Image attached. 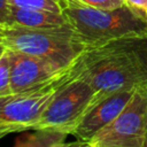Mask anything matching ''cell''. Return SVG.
I'll list each match as a JSON object with an SVG mask.
<instances>
[{"instance_id": "7a4b0ae2", "label": "cell", "mask_w": 147, "mask_h": 147, "mask_svg": "<svg viewBox=\"0 0 147 147\" xmlns=\"http://www.w3.org/2000/svg\"><path fill=\"white\" fill-rule=\"evenodd\" d=\"M0 37L7 48L46 59L61 68L74 65L87 47L72 25L31 29L9 24Z\"/></svg>"}, {"instance_id": "e0dca14e", "label": "cell", "mask_w": 147, "mask_h": 147, "mask_svg": "<svg viewBox=\"0 0 147 147\" xmlns=\"http://www.w3.org/2000/svg\"><path fill=\"white\" fill-rule=\"evenodd\" d=\"M15 131H14V129L10 126V125H8L7 123H5L3 121H1L0 119V139H2L5 136H7V134H9V133H14Z\"/></svg>"}, {"instance_id": "ac0fdd59", "label": "cell", "mask_w": 147, "mask_h": 147, "mask_svg": "<svg viewBox=\"0 0 147 147\" xmlns=\"http://www.w3.org/2000/svg\"><path fill=\"white\" fill-rule=\"evenodd\" d=\"M6 45L3 44V41H2V39H1V37H0V57L2 56V54L5 53V51H6Z\"/></svg>"}, {"instance_id": "52a82bcc", "label": "cell", "mask_w": 147, "mask_h": 147, "mask_svg": "<svg viewBox=\"0 0 147 147\" xmlns=\"http://www.w3.org/2000/svg\"><path fill=\"white\" fill-rule=\"evenodd\" d=\"M10 63L11 92L17 93L48 84L72 69L61 68L55 63L21 51L7 48Z\"/></svg>"}, {"instance_id": "277c9868", "label": "cell", "mask_w": 147, "mask_h": 147, "mask_svg": "<svg viewBox=\"0 0 147 147\" xmlns=\"http://www.w3.org/2000/svg\"><path fill=\"white\" fill-rule=\"evenodd\" d=\"M94 98L93 87L78 71L76 62L33 129H54L71 134L94 103Z\"/></svg>"}, {"instance_id": "3957f363", "label": "cell", "mask_w": 147, "mask_h": 147, "mask_svg": "<svg viewBox=\"0 0 147 147\" xmlns=\"http://www.w3.org/2000/svg\"><path fill=\"white\" fill-rule=\"evenodd\" d=\"M63 13L87 46L147 32V21L126 5L115 9H100L79 0H63Z\"/></svg>"}, {"instance_id": "7c38bea8", "label": "cell", "mask_w": 147, "mask_h": 147, "mask_svg": "<svg viewBox=\"0 0 147 147\" xmlns=\"http://www.w3.org/2000/svg\"><path fill=\"white\" fill-rule=\"evenodd\" d=\"M9 5L22 8H39L62 13L63 5L61 0H8Z\"/></svg>"}, {"instance_id": "8992f818", "label": "cell", "mask_w": 147, "mask_h": 147, "mask_svg": "<svg viewBox=\"0 0 147 147\" xmlns=\"http://www.w3.org/2000/svg\"><path fill=\"white\" fill-rule=\"evenodd\" d=\"M72 69L62 77L42 86L0 95V119L10 125L15 132L33 129L41 118L57 88L70 75Z\"/></svg>"}, {"instance_id": "30bf717a", "label": "cell", "mask_w": 147, "mask_h": 147, "mask_svg": "<svg viewBox=\"0 0 147 147\" xmlns=\"http://www.w3.org/2000/svg\"><path fill=\"white\" fill-rule=\"evenodd\" d=\"M69 133L54 129H30L22 131L15 138L14 146L15 147H63V146H72L79 145L78 141L75 144H67L65 139Z\"/></svg>"}, {"instance_id": "2e32d148", "label": "cell", "mask_w": 147, "mask_h": 147, "mask_svg": "<svg viewBox=\"0 0 147 147\" xmlns=\"http://www.w3.org/2000/svg\"><path fill=\"white\" fill-rule=\"evenodd\" d=\"M10 20V5L8 0H0V25L9 24Z\"/></svg>"}, {"instance_id": "9a60e30c", "label": "cell", "mask_w": 147, "mask_h": 147, "mask_svg": "<svg viewBox=\"0 0 147 147\" xmlns=\"http://www.w3.org/2000/svg\"><path fill=\"white\" fill-rule=\"evenodd\" d=\"M124 2L134 14L147 21V0H124Z\"/></svg>"}, {"instance_id": "d6986e66", "label": "cell", "mask_w": 147, "mask_h": 147, "mask_svg": "<svg viewBox=\"0 0 147 147\" xmlns=\"http://www.w3.org/2000/svg\"><path fill=\"white\" fill-rule=\"evenodd\" d=\"M144 147H147V136L145 138V142H144Z\"/></svg>"}, {"instance_id": "5b68a950", "label": "cell", "mask_w": 147, "mask_h": 147, "mask_svg": "<svg viewBox=\"0 0 147 147\" xmlns=\"http://www.w3.org/2000/svg\"><path fill=\"white\" fill-rule=\"evenodd\" d=\"M147 136V84L139 85L117 117L98 132L90 147H144Z\"/></svg>"}, {"instance_id": "ffe728a7", "label": "cell", "mask_w": 147, "mask_h": 147, "mask_svg": "<svg viewBox=\"0 0 147 147\" xmlns=\"http://www.w3.org/2000/svg\"><path fill=\"white\" fill-rule=\"evenodd\" d=\"M2 28H3V26H2V25H0V32L2 31Z\"/></svg>"}, {"instance_id": "4fadbf2b", "label": "cell", "mask_w": 147, "mask_h": 147, "mask_svg": "<svg viewBox=\"0 0 147 147\" xmlns=\"http://www.w3.org/2000/svg\"><path fill=\"white\" fill-rule=\"evenodd\" d=\"M11 92V76L10 63L7 54V48L0 57V95H7Z\"/></svg>"}, {"instance_id": "5bb4252c", "label": "cell", "mask_w": 147, "mask_h": 147, "mask_svg": "<svg viewBox=\"0 0 147 147\" xmlns=\"http://www.w3.org/2000/svg\"><path fill=\"white\" fill-rule=\"evenodd\" d=\"M79 1H82L87 6L100 9H115L125 5L124 0H79Z\"/></svg>"}, {"instance_id": "9c48e42d", "label": "cell", "mask_w": 147, "mask_h": 147, "mask_svg": "<svg viewBox=\"0 0 147 147\" xmlns=\"http://www.w3.org/2000/svg\"><path fill=\"white\" fill-rule=\"evenodd\" d=\"M9 24L21 25L31 29H46L62 25H71L69 18L63 11L57 13L39 8H22L11 5Z\"/></svg>"}, {"instance_id": "ba28073f", "label": "cell", "mask_w": 147, "mask_h": 147, "mask_svg": "<svg viewBox=\"0 0 147 147\" xmlns=\"http://www.w3.org/2000/svg\"><path fill=\"white\" fill-rule=\"evenodd\" d=\"M134 90L116 92L95 102L84 115L79 124L72 131L71 136L76 138L80 146H86L98 132L117 117L131 99Z\"/></svg>"}, {"instance_id": "6da1fadb", "label": "cell", "mask_w": 147, "mask_h": 147, "mask_svg": "<svg viewBox=\"0 0 147 147\" xmlns=\"http://www.w3.org/2000/svg\"><path fill=\"white\" fill-rule=\"evenodd\" d=\"M77 69L93 87L94 103L113 93L131 91L144 84L129 55L111 41L87 46L77 61Z\"/></svg>"}, {"instance_id": "8fae6325", "label": "cell", "mask_w": 147, "mask_h": 147, "mask_svg": "<svg viewBox=\"0 0 147 147\" xmlns=\"http://www.w3.org/2000/svg\"><path fill=\"white\" fill-rule=\"evenodd\" d=\"M110 41L129 55L142 82L147 84V32L130 34Z\"/></svg>"}, {"instance_id": "44dd1931", "label": "cell", "mask_w": 147, "mask_h": 147, "mask_svg": "<svg viewBox=\"0 0 147 147\" xmlns=\"http://www.w3.org/2000/svg\"><path fill=\"white\" fill-rule=\"evenodd\" d=\"M61 1H62V5H63V0H61Z\"/></svg>"}]
</instances>
